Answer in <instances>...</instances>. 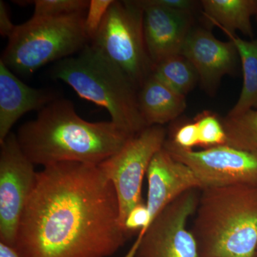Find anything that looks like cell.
<instances>
[{
    "label": "cell",
    "instance_id": "5b68a950",
    "mask_svg": "<svg viewBox=\"0 0 257 257\" xmlns=\"http://www.w3.org/2000/svg\"><path fill=\"white\" fill-rule=\"evenodd\" d=\"M87 11L31 18L17 25L0 61L14 73L26 75L50 62L77 55L90 43L84 28Z\"/></svg>",
    "mask_w": 257,
    "mask_h": 257
},
{
    "label": "cell",
    "instance_id": "4fadbf2b",
    "mask_svg": "<svg viewBox=\"0 0 257 257\" xmlns=\"http://www.w3.org/2000/svg\"><path fill=\"white\" fill-rule=\"evenodd\" d=\"M147 176L146 206L150 225L164 208L181 194L191 189H202L192 171L175 160L164 147L152 159Z\"/></svg>",
    "mask_w": 257,
    "mask_h": 257
},
{
    "label": "cell",
    "instance_id": "52a82bcc",
    "mask_svg": "<svg viewBox=\"0 0 257 257\" xmlns=\"http://www.w3.org/2000/svg\"><path fill=\"white\" fill-rule=\"evenodd\" d=\"M165 141L163 126H147L132 137L119 152L98 165L114 187L119 202L120 224L124 229L130 211L143 203L144 177Z\"/></svg>",
    "mask_w": 257,
    "mask_h": 257
},
{
    "label": "cell",
    "instance_id": "ffe728a7",
    "mask_svg": "<svg viewBox=\"0 0 257 257\" xmlns=\"http://www.w3.org/2000/svg\"><path fill=\"white\" fill-rule=\"evenodd\" d=\"M199 135V146L211 147L226 145V135L221 119L211 111H204L195 119Z\"/></svg>",
    "mask_w": 257,
    "mask_h": 257
},
{
    "label": "cell",
    "instance_id": "2e32d148",
    "mask_svg": "<svg viewBox=\"0 0 257 257\" xmlns=\"http://www.w3.org/2000/svg\"><path fill=\"white\" fill-rule=\"evenodd\" d=\"M200 3L205 18L224 33L235 35L239 30L252 38L251 18L256 15L257 0H203Z\"/></svg>",
    "mask_w": 257,
    "mask_h": 257
},
{
    "label": "cell",
    "instance_id": "4316f807",
    "mask_svg": "<svg viewBox=\"0 0 257 257\" xmlns=\"http://www.w3.org/2000/svg\"><path fill=\"white\" fill-rule=\"evenodd\" d=\"M137 251H138V249L132 246V247L130 248V251L126 253V254L125 255L124 257H135L136 256Z\"/></svg>",
    "mask_w": 257,
    "mask_h": 257
},
{
    "label": "cell",
    "instance_id": "30bf717a",
    "mask_svg": "<svg viewBox=\"0 0 257 257\" xmlns=\"http://www.w3.org/2000/svg\"><path fill=\"white\" fill-rule=\"evenodd\" d=\"M199 198L196 189H191L164 208L142 238L135 257H201L187 226Z\"/></svg>",
    "mask_w": 257,
    "mask_h": 257
},
{
    "label": "cell",
    "instance_id": "7402d4cb",
    "mask_svg": "<svg viewBox=\"0 0 257 257\" xmlns=\"http://www.w3.org/2000/svg\"><path fill=\"white\" fill-rule=\"evenodd\" d=\"M114 0H91L86 13L84 28L89 41L99 31L104 17Z\"/></svg>",
    "mask_w": 257,
    "mask_h": 257
},
{
    "label": "cell",
    "instance_id": "7c38bea8",
    "mask_svg": "<svg viewBox=\"0 0 257 257\" xmlns=\"http://www.w3.org/2000/svg\"><path fill=\"white\" fill-rule=\"evenodd\" d=\"M138 3L144 9V38L153 70L165 59L182 53L194 19L193 15L149 5L145 0Z\"/></svg>",
    "mask_w": 257,
    "mask_h": 257
},
{
    "label": "cell",
    "instance_id": "5bb4252c",
    "mask_svg": "<svg viewBox=\"0 0 257 257\" xmlns=\"http://www.w3.org/2000/svg\"><path fill=\"white\" fill-rule=\"evenodd\" d=\"M57 98L55 91L29 87L0 61V143L24 114L40 111Z\"/></svg>",
    "mask_w": 257,
    "mask_h": 257
},
{
    "label": "cell",
    "instance_id": "9c48e42d",
    "mask_svg": "<svg viewBox=\"0 0 257 257\" xmlns=\"http://www.w3.org/2000/svg\"><path fill=\"white\" fill-rule=\"evenodd\" d=\"M164 149L192 171L202 189L257 186V151L239 150L227 145L201 151L186 150L167 140Z\"/></svg>",
    "mask_w": 257,
    "mask_h": 257
},
{
    "label": "cell",
    "instance_id": "3957f363",
    "mask_svg": "<svg viewBox=\"0 0 257 257\" xmlns=\"http://www.w3.org/2000/svg\"><path fill=\"white\" fill-rule=\"evenodd\" d=\"M195 214L201 257H256L257 186L202 189Z\"/></svg>",
    "mask_w": 257,
    "mask_h": 257
},
{
    "label": "cell",
    "instance_id": "9a60e30c",
    "mask_svg": "<svg viewBox=\"0 0 257 257\" xmlns=\"http://www.w3.org/2000/svg\"><path fill=\"white\" fill-rule=\"evenodd\" d=\"M138 104L147 126L170 122L187 108L185 96L175 92L152 74L139 89Z\"/></svg>",
    "mask_w": 257,
    "mask_h": 257
},
{
    "label": "cell",
    "instance_id": "83f0119b",
    "mask_svg": "<svg viewBox=\"0 0 257 257\" xmlns=\"http://www.w3.org/2000/svg\"><path fill=\"white\" fill-rule=\"evenodd\" d=\"M256 15V20H257V10H256V15Z\"/></svg>",
    "mask_w": 257,
    "mask_h": 257
},
{
    "label": "cell",
    "instance_id": "d4e9b609",
    "mask_svg": "<svg viewBox=\"0 0 257 257\" xmlns=\"http://www.w3.org/2000/svg\"><path fill=\"white\" fill-rule=\"evenodd\" d=\"M15 28L16 26L13 25L10 18L8 7L4 2L1 0L0 1V34L3 37L9 38L13 35Z\"/></svg>",
    "mask_w": 257,
    "mask_h": 257
},
{
    "label": "cell",
    "instance_id": "6da1fadb",
    "mask_svg": "<svg viewBox=\"0 0 257 257\" xmlns=\"http://www.w3.org/2000/svg\"><path fill=\"white\" fill-rule=\"evenodd\" d=\"M130 236L99 166L62 162L37 172L14 247L21 257H109Z\"/></svg>",
    "mask_w": 257,
    "mask_h": 257
},
{
    "label": "cell",
    "instance_id": "cb8c5ba5",
    "mask_svg": "<svg viewBox=\"0 0 257 257\" xmlns=\"http://www.w3.org/2000/svg\"><path fill=\"white\" fill-rule=\"evenodd\" d=\"M145 2L147 4L164 9L189 15H194L198 5H200L199 2L192 0H145Z\"/></svg>",
    "mask_w": 257,
    "mask_h": 257
},
{
    "label": "cell",
    "instance_id": "7a4b0ae2",
    "mask_svg": "<svg viewBox=\"0 0 257 257\" xmlns=\"http://www.w3.org/2000/svg\"><path fill=\"white\" fill-rule=\"evenodd\" d=\"M131 135L112 121L91 122L76 112L72 101L57 98L19 128L17 138L34 165L62 162L99 165L119 152Z\"/></svg>",
    "mask_w": 257,
    "mask_h": 257
},
{
    "label": "cell",
    "instance_id": "ac0fdd59",
    "mask_svg": "<svg viewBox=\"0 0 257 257\" xmlns=\"http://www.w3.org/2000/svg\"><path fill=\"white\" fill-rule=\"evenodd\" d=\"M152 74L171 89L185 96L199 81L194 66L182 54L161 62L154 67Z\"/></svg>",
    "mask_w": 257,
    "mask_h": 257
},
{
    "label": "cell",
    "instance_id": "d6986e66",
    "mask_svg": "<svg viewBox=\"0 0 257 257\" xmlns=\"http://www.w3.org/2000/svg\"><path fill=\"white\" fill-rule=\"evenodd\" d=\"M226 135V145L239 150L257 151V110L221 119Z\"/></svg>",
    "mask_w": 257,
    "mask_h": 257
},
{
    "label": "cell",
    "instance_id": "e0dca14e",
    "mask_svg": "<svg viewBox=\"0 0 257 257\" xmlns=\"http://www.w3.org/2000/svg\"><path fill=\"white\" fill-rule=\"evenodd\" d=\"M225 34L237 49L242 67V89L237 102L227 114L236 116L257 109V39L246 41L236 35Z\"/></svg>",
    "mask_w": 257,
    "mask_h": 257
},
{
    "label": "cell",
    "instance_id": "8fae6325",
    "mask_svg": "<svg viewBox=\"0 0 257 257\" xmlns=\"http://www.w3.org/2000/svg\"><path fill=\"white\" fill-rule=\"evenodd\" d=\"M181 54L194 66L203 89L209 95L215 94L225 75L236 73L240 62L232 42L220 41L202 28L193 27Z\"/></svg>",
    "mask_w": 257,
    "mask_h": 257
},
{
    "label": "cell",
    "instance_id": "484cf974",
    "mask_svg": "<svg viewBox=\"0 0 257 257\" xmlns=\"http://www.w3.org/2000/svg\"><path fill=\"white\" fill-rule=\"evenodd\" d=\"M0 257H21L14 246L0 241Z\"/></svg>",
    "mask_w": 257,
    "mask_h": 257
},
{
    "label": "cell",
    "instance_id": "603a6c76",
    "mask_svg": "<svg viewBox=\"0 0 257 257\" xmlns=\"http://www.w3.org/2000/svg\"><path fill=\"white\" fill-rule=\"evenodd\" d=\"M169 140L183 150H192L194 147L199 146V135L195 121L181 126Z\"/></svg>",
    "mask_w": 257,
    "mask_h": 257
},
{
    "label": "cell",
    "instance_id": "8992f818",
    "mask_svg": "<svg viewBox=\"0 0 257 257\" xmlns=\"http://www.w3.org/2000/svg\"><path fill=\"white\" fill-rule=\"evenodd\" d=\"M143 18L144 9L138 1L114 0L89 43L138 89L152 74L144 38Z\"/></svg>",
    "mask_w": 257,
    "mask_h": 257
},
{
    "label": "cell",
    "instance_id": "ba28073f",
    "mask_svg": "<svg viewBox=\"0 0 257 257\" xmlns=\"http://www.w3.org/2000/svg\"><path fill=\"white\" fill-rule=\"evenodd\" d=\"M35 165L10 133L0 143V241L15 246L19 225L36 184Z\"/></svg>",
    "mask_w": 257,
    "mask_h": 257
},
{
    "label": "cell",
    "instance_id": "f1b7e54d",
    "mask_svg": "<svg viewBox=\"0 0 257 257\" xmlns=\"http://www.w3.org/2000/svg\"><path fill=\"white\" fill-rule=\"evenodd\" d=\"M256 257H257V251H256Z\"/></svg>",
    "mask_w": 257,
    "mask_h": 257
},
{
    "label": "cell",
    "instance_id": "44dd1931",
    "mask_svg": "<svg viewBox=\"0 0 257 257\" xmlns=\"http://www.w3.org/2000/svg\"><path fill=\"white\" fill-rule=\"evenodd\" d=\"M32 19L57 18L87 11V0H37Z\"/></svg>",
    "mask_w": 257,
    "mask_h": 257
},
{
    "label": "cell",
    "instance_id": "277c9868",
    "mask_svg": "<svg viewBox=\"0 0 257 257\" xmlns=\"http://www.w3.org/2000/svg\"><path fill=\"white\" fill-rule=\"evenodd\" d=\"M51 74L82 99L104 108L111 121L131 136L147 127L139 109L138 88L90 44L56 62Z\"/></svg>",
    "mask_w": 257,
    "mask_h": 257
}]
</instances>
